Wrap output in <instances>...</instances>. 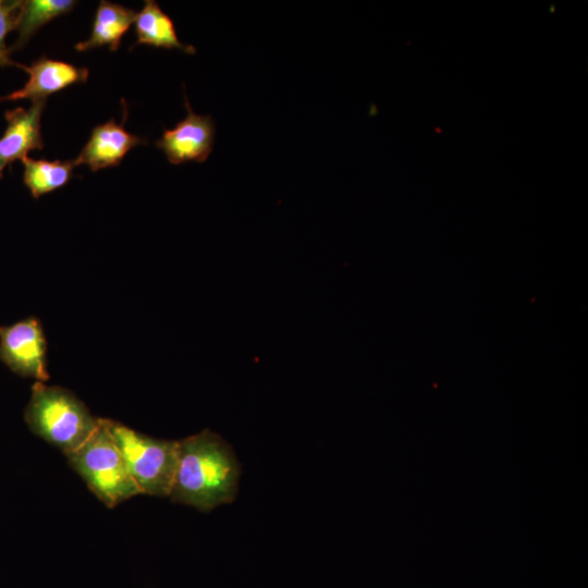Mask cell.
<instances>
[{
    "label": "cell",
    "instance_id": "1",
    "mask_svg": "<svg viewBox=\"0 0 588 588\" xmlns=\"http://www.w3.org/2000/svg\"><path fill=\"white\" fill-rule=\"evenodd\" d=\"M240 465L230 445L204 430L177 441V461L170 497L174 502L209 511L235 499Z\"/></svg>",
    "mask_w": 588,
    "mask_h": 588
},
{
    "label": "cell",
    "instance_id": "2",
    "mask_svg": "<svg viewBox=\"0 0 588 588\" xmlns=\"http://www.w3.org/2000/svg\"><path fill=\"white\" fill-rule=\"evenodd\" d=\"M95 418L72 392L37 381L25 411L29 429L69 454L78 449L96 430Z\"/></svg>",
    "mask_w": 588,
    "mask_h": 588
},
{
    "label": "cell",
    "instance_id": "3",
    "mask_svg": "<svg viewBox=\"0 0 588 588\" xmlns=\"http://www.w3.org/2000/svg\"><path fill=\"white\" fill-rule=\"evenodd\" d=\"M66 457L90 491L109 507L140 493L110 433L108 419L100 418L93 434Z\"/></svg>",
    "mask_w": 588,
    "mask_h": 588
},
{
    "label": "cell",
    "instance_id": "4",
    "mask_svg": "<svg viewBox=\"0 0 588 588\" xmlns=\"http://www.w3.org/2000/svg\"><path fill=\"white\" fill-rule=\"evenodd\" d=\"M108 427L139 492L170 495L177 461V441L154 439L109 419Z\"/></svg>",
    "mask_w": 588,
    "mask_h": 588
},
{
    "label": "cell",
    "instance_id": "5",
    "mask_svg": "<svg viewBox=\"0 0 588 588\" xmlns=\"http://www.w3.org/2000/svg\"><path fill=\"white\" fill-rule=\"evenodd\" d=\"M46 352L45 334L37 318L0 327V360L14 373L47 381Z\"/></svg>",
    "mask_w": 588,
    "mask_h": 588
},
{
    "label": "cell",
    "instance_id": "6",
    "mask_svg": "<svg viewBox=\"0 0 588 588\" xmlns=\"http://www.w3.org/2000/svg\"><path fill=\"white\" fill-rule=\"evenodd\" d=\"M186 117L173 128H166L156 146L172 164L204 162L215 145L216 126L210 115L196 114L184 95Z\"/></svg>",
    "mask_w": 588,
    "mask_h": 588
},
{
    "label": "cell",
    "instance_id": "7",
    "mask_svg": "<svg viewBox=\"0 0 588 588\" xmlns=\"http://www.w3.org/2000/svg\"><path fill=\"white\" fill-rule=\"evenodd\" d=\"M28 74L24 86L8 95L0 96V102L29 99L47 100L50 95L74 85L85 83L89 71L85 66H76L46 56L39 57L30 65L23 69Z\"/></svg>",
    "mask_w": 588,
    "mask_h": 588
},
{
    "label": "cell",
    "instance_id": "8",
    "mask_svg": "<svg viewBox=\"0 0 588 588\" xmlns=\"http://www.w3.org/2000/svg\"><path fill=\"white\" fill-rule=\"evenodd\" d=\"M125 113L126 109L120 124L111 119L93 128L89 139L74 159L76 167L85 164L91 171L117 167L131 149L147 143L145 138L125 130Z\"/></svg>",
    "mask_w": 588,
    "mask_h": 588
},
{
    "label": "cell",
    "instance_id": "9",
    "mask_svg": "<svg viewBox=\"0 0 588 588\" xmlns=\"http://www.w3.org/2000/svg\"><path fill=\"white\" fill-rule=\"evenodd\" d=\"M46 101H33L27 109L17 107L4 112L7 127L0 138V158L5 166L22 161L32 150L44 148L40 122Z\"/></svg>",
    "mask_w": 588,
    "mask_h": 588
},
{
    "label": "cell",
    "instance_id": "10",
    "mask_svg": "<svg viewBox=\"0 0 588 588\" xmlns=\"http://www.w3.org/2000/svg\"><path fill=\"white\" fill-rule=\"evenodd\" d=\"M137 12L124 5L100 1L97 7L90 36L75 45V50L87 51L107 46L117 51L122 37L135 22Z\"/></svg>",
    "mask_w": 588,
    "mask_h": 588
},
{
    "label": "cell",
    "instance_id": "11",
    "mask_svg": "<svg viewBox=\"0 0 588 588\" xmlns=\"http://www.w3.org/2000/svg\"><path fill=\"white\" fill-rule=\"evenodd\" d=\"M136 45H149L156 48L177 49L195 54L192 45L181 42L172 19L162 11L155 0H145L144 7L135 19Z\"/></svg>",
    "mask_w": 588,
    "mask_h": 588
},
{
    "label": "cell",
    "instance_id": "12",
    "mask_svg": "<svg viewBox=\"0 0 588 588\" xmlns=\"http://www.w3.org/2000/svg\"><path fill=\"white\" fill-rule=\"evenodd\" d=\"M73 0H22L15 30L17 37L10 52L22 49L45 24L72 11Z\"/></svg>",
    "mask_w": 588,
    "mask_h": 588
},
{
    "label": "cell",
    "instance_id": "13",
    "mask_svg": "<svg viewBox=\"0 0 588 588\" xmlns=\"http://www.w3.org/2000/svg\"><path fill=\"white\" fill-rule=\"evenodd\" d=\"M23 163V182L34 198L68 184L76 167L73 160H47L26 157Z\"/></svg>",
    "mask_w": 588,
    "mask_h": 588
},
{
    "label": "cell",
    "instance_id": "14",
    "mask_svg": "<svg viewBox=\"0 0 588 588\" xmlns=\"http://www.w3.org/2000/svg\"><path fill=\"white\" fill-rule=\"evenodd\" d=\"M22 0H0V66L24 69L25 64L11 59L10 48L5 44L8 34L15 30L17 14Z\"/></svg>",
    "mask_w": 588,
    "mask_h": 588
},
{
    "label": "cell",
    "instance_id": "15",
    "mask_svg": "<svg viewBox=\"0 0 588 588\" xmlns=\"http://www.w3.org/2000/svg\"><path fill=\"white\" fill-rule=\"evenodd\" d=\"M7 166L4 164V162L2 161V159L0 158V179L3 176V171H4V168Z\"/></svg>",
    "mask_w": 588,
    "mask_h": 588
}]
</instances>
